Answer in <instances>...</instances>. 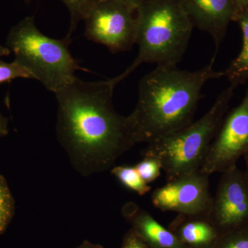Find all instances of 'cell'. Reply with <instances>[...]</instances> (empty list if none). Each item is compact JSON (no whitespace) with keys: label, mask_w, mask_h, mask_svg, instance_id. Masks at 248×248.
Segmentation results:
<instances>
[{"label":"cell","mask_w":248,"mask_h":248,"mask_svg":"<svg viewBox=\"0 0 248 248\" xmlns=\"http://www.w3.org/2000/svg\"><path fill=\"white\" fill-rule=\"evenodd\" d=\"M115 86L112 79L86 81L76 77L54 92L59 141L84 177L112 169L135 146L126 117L114 108Z\"/></svg>","instance_id":"obj_1"},{"label":"cell","mask_w":248,"mask_h":248,"mask_svg":"<svg viewBox=\"0 0 248 248\" xmlns=\"http://www.w3.org/2000/svg\"><path fill=\"white\" fill-rule=\"evenodd\" d=\"M214 62L195 71L156 66L142 78L136 107L126 117L134 144L151 143L194 122L204 85L225 77L214 70Z\"/></svg>","instance_id":"obj_2"},{"label":"cell","mask_w":248,"mask_h":248,"mask_svg":"<svg viewBox=\"0 0 248 248\" xmlns=\"http://www.w3.org/2000/svg\"><path fill=\"white\" fill-rule=\"evenodd\" d=\"M195 28L181 0H151L137 7L135 45L138 56L120 76L116 85L141 63L174 66L182 61Z\"/></svg>","instance_id":"obj_3"},{"label":"cell","mask_w":248,"mask_h":248,"mask_svg":"<svg viewBox=\"0 0 248 248\" xmlns=\"http://www.w3.org/2000/svg\"><path fill=\"white\" fill-rule=\"evenodd\" d=\"M234 89L230 86L222 91L200 120L148 143L143 156H154L159 160L168 182L200 170L226 117Z\"/></svg>","instance_id":"obj_4"},{"label":"cell","mask_w":248,"mask_h":248,"mask_svg":"<svg viewBox=\"0 0 248 248\" xmlns=\"http://www.w3.org/2000/svg\"><path fill=\"white\" fill-rule=\"evenodd\" d=\"M71 37L56 40L45 35L36 27L33 17H27L10 31L6 47L17 62L48 91L59 88L85 71L69 50Z\"/></svg>","instance_id":"obj_5"},{"label":"cell","mask_w":248,"mask_h":248,"mask_svg":"<svg viewBox=\"0 0 248 248\" xmlns=\"http://www.w3.org/2000/svg\"><path fill=\"white\" fill-rule=\"evenodd\" d=\"M85 36L113 53L135 45L137 6L122 0H97L85 16Z\"/></svg>","instance_id":"obj_6"},{"label":"cell","mask_w":248,"mask_h":248,"mask_svg":"<svg viewBox=\"0 0 248 248\" xmlns=\"http://www.w3.org/2000/svg\"><path fill=\"white\" fill-rule=\"evenodd\" d=\"M248 154V88L244 99L225 117L200 171L223 172Z\"/></svg>","instance_id":"obj_7"},{"label":"cell","mask_w":248,"mask_h":248,"mask_svg":"<svg viewBox=\"0 0 248 248\" xmlns=\"http://www.w3.org/2000/svg\"><path fill=\"white\" fill-rule=\"evenodd\" d=\"M209 177L198 170L169 181L153 192L152 203L163 212L208 217L213 202Z\"/></svg>","instance_id":"obj_8"},{"label":"cell","mask_w":248,"mask_h":248,"mask_svg":"<svg viewBox=\"0 0 248 248\" xmlns=\"http://www.w3.org/2000/svg\"><path fill=\"white\" fill-rule=\"evenodd\" d=\"M208 217L221 235L248 226V182L237 166L222 172Z\"/></svg>","instance_id":"obj_9"},{"label":"cell","mask_w":248,"mask_h":248,"mask_svg":"<svg viewBox=\"0 0 248 248\" xmlns=\"http://www.w3.org/2000/svg\"><path fill=\"white\" fill-rule=\"evenodd\" d=\"M195 27L208 32L213 37L216 53L228 31V26L234 22L236 6L232 0H181Z\"/></svg>","instance_id":"obj_10"},{"label":"cell","mask_w":248,"mask_h":248,"mask_svg":"<svg viewBox=\"0 0 248 248\" xmlns=\"http://www.w3.org/2000/svg\"><path fill=\"white\" fill-rule=\"evenodd\" d=\"M122 215L132 230L149 248H187L169 228L134 202L124 205Z\"/></svg>","instance_id":"obj_11"},{"label":"cell","mask_w":248,"mask_h":248,"mask_svg":"<svg viewBox=\"0 0 248 248\" xmlns=\"http://www.w3.org/2000/svg\"><path fill=\"white\" fill-rule=\"evenodd\" d=\"M168 228L187 248H215L221 236L207 216L178 215Z\"/></svg>","instance_id":"obj_12"},{"label":"cell","mask_w":248,"mask_h":248,"mask_svg":"<svg viewBox=\"0 0 248 248\" xmlns=\"http://www.w3.org/2000/svg\"><path fill=\"white\" fill-rule=\"evenodd\" d=\"M234 22L239 24L242 32V48L224 72L230 86L236 89L248 83V5L236 13Z\"/></svg>","instance_id":"obj_13"},{"label":"cell","mask_w":248,"mask_h":248,"mask_svg":"<svg viewBox=\"0 0 248 248\" xmlns=\"http://www.w3.org/2000/svg\"><path fill=\"white\" fill-rule=\"evenodd\" d=\"M110 171L111 174H113L122 185L139 195H145L151 190V186L142 179L135 166H113Z\"/></svg>","instance_id":"obj_14"},{"label":"cell","mask_w":248,"mask_h":248,"mask_svg":"<svg viewBox=\"0 0 248 248\" xmlns=\"http://www.w3.org/2000/svg\"><path fill=\"white\" fill-rule=\"evenodd\" d=\"M16 213V201L7 181L0 174V235L4 234Z\"/></svg>","instance_id":"obj_15"},{"label":"cell","mask_w":248,"mask_h":248,"mask_svg":"<svg viewBox=\"0 0 248 248\" xmlns=\"http://www.w3.org/2000/svg\"><path fill=\"white\" fill-rule=\"evenodd\" d=\"M68 9L71 17V24L67 37H71L78 24L84 20L85 16L97 0H61Z\"/></svg>","instance_id":"obj_16"},{"label":"cell","mask_w":248,"mask_h":248,"mask_svg":"<svg viewBox=\"0 0 248 248\" xmlns=\"http://www.w3.org/2000/svg\"><path fill=\"white\" fill-rule=\"evenodd\" d=\"M135 167L147 184H151L158 179L162 170L159 160L152 156H143V159L135 165Z\"/></svg>","instance_id":"obj_17"},{"label":"cell","mask_w":248,"mask_h":248,"mask_svg":"<svg viewBox=\"0 0 248 248\" xmlns=\"http://www.w3.org/2000/svg\"><path fill=\"white\" fill-rule=\"evenodd\" d=\"M215 248H248V226L222 234Z\"/></svg>","instance_id":"obj_18"},{"label":"cell","mask_w":248,"mask_h":248,"mask_svg":"<svg viewBox=\"0 0 248 248\" xmlns=\"http://www.w3.org/2000/svg\"><path fill=\"white\" fill-rule=\"evenodd\" d=\"M17 78L32 79V76L15 60L10 63L0 61V84L9 82Z\"/></svg>","instance_id":"obj_19"},{"label":"cell","mask_w":248,"mask_h":248,"mask_svg":"<svg viewBox=\"0 0 248 248\" xmlns=\"http://www.w3.org/2000/svg\"><path fill=\"white\" fill-rule=\"evenodd\" d=\"M120 248H149L143 240L135 234L131 229L129 230L122 239Z\"/></svg>","instance_id":"obj_20"},{"label":"cell","mask_w":248,"mask_h":248,"mask_svg":"<svg viewBox=\"0 0 248 248\" xmlns=\"http://www.w3.org/2000/svg\"><path fill=\"white\" fill-rule=\"evenodd\" d=\"M9 134V120L0 113V139Z\"/></svg>","instance_id":"obj_21"},{"label":"cell","mask_w":248,"mask_h":248,"mask_svg":"<svg viewBox=\"0 0 248 248\" xmlns=\"http://www.w3.org/2000/svg\"><path fill=\"white\" fill-rule=\"evenodd\" d=\"M232 1L236 6V13L248 5V0H232Z\"/></svg>","instance_id":"obj_22"},{"label":"cell","mask_w":248,"mask_h":248,"mask_svg":"<svg viewBox=\"0 0 248 248\" xmlns=\"http://www.w3.org/2000/svg\"><path fill=\"white\" fill-rule=\"evenodd\" d=\"M77 248H104L100 245L94 244L88 241H85Z\"/></svg>","instance_id":"obj_23"},{"label":"cell","mask_w":248,"mask_h":248,"mask_svg":"<svg viewBox=\"0 0 248 248\" xmlns=\"http://www.w3.org/2000/svg\"><path fill=\"white\" fill-rule=\"evenodd\" d=\"M122 1H125V2L129 3V4H133L134 6H137L146 3L147 1H151V0H122Z\"/></svg>","instance_id":"obj_24"},{"label":"cell","mask_w":248,"mask_h":248,"mask_svg":"<svg viewBox=\"0 0 248 248\" xmlns=\"http://www.w3.org/2000/svg\"><path fill=\"white\" fill-rule=\"evenodd\" d=\"M11 53V50L7 47L0 45V57L8 56Z\"/></svg>","instance_id":"obj_25"},{"label":"cell","mask_w":248,"mask_h":248,"mask_svg":"<svg viewBox=\"0 0 248 248\" xmlns=\"http://www.w3.org/2000/svg\"><path fill=\"white\" fill-rule=\"evenodd\" d=\"M245 162H246V170L245 172V174H246V178H247V180L248 182V154L245 155L244 156Z\"/></svg>","instance_id":"obj_26"},{"label":"cell","mask_w":248,"mask_h":248,"mask_svg":"<svg viewBox=\"0 0 248 248\" xmlns=\"http://www.w3.org/2000/svg\"><path fill=\"white\" fill-rule=\"evenodd\" d=\"M24 1H25L26 3H29L31 0H24Z\"/></svg>","instance_id":"obj_27"}]
</instances>
